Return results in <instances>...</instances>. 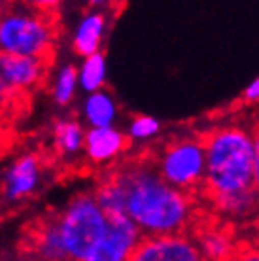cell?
I'll return each instance as SVG.
<instances>
[{
    "label": "cell",
    "mask_w": 259,
    "mask_h": 261,
    "mask_svg": "<svg viewBox=\"0 0 259 261\" xmlns=\"http://www.w3.org/2000/svg\"><path fill=\"white\" fill-rule=\"evenodd\" d=\"M93 197L106 216L125 212V188L119 174L102 180L95 190Z\"/></svg>",
    "instance_id": "16"
},
{
    "label": "cell",
    "mask_w": 259,
    "mask_h": 261,
    "mask_svg": "<svg viewBox=\"0 0 259 261\" xmlns=\"http://www.w3.org/2000/svg\"><path fill=\"white\" fill-rule=\"evenodd\" d=\"M10 2H12V0H0V12H2L4 8L10 6Z\"/></svg>",
    "instance_id": "25"
},
{
    "label": "cell",
    "mask_w": 259,
    "mask_h": 261,
    "mask_svg": "<svg viewBox=\"0 0 259 261\" xmlns=\"http://www.w3.org/2000/svg\"><path fill=\"white\" fill-rule=\"evenodd\" d=\"M57 42L51 13L33 8H4L0 12V51L49 59Z\"/></svg>",
    "instance_id": "3"
},
{
    "label": "cell",
    "mask_w": 259,
    "mask_h": 261,
    "mask_svg": "<svg viewBox=\"0 0 259 261\" xmlns=\"http://www.w3.org/2000/svg\"><path fill=\"white\" fill-rule=\"evenodd\" d=\"M78 91V72L74 65H63L53 82L51 97L57 106H68Z\"/></svg>",
    "instance_id": "19"
},
{
    "label": "cell",
    "mask_w": 259,
    "mask_h": 261,
    "mask_svg": "<svg viewBox=\"0 0 259 261\" xmlns=\"http://www.w3.org/2000/svg\"><path fill=\"white\" fill-rule=\"evenodd\" d=\"M106 27H108V19L102 12L85 13L76 25V31L72 36V49L76 51V55L85 57L95 51H100Z\"/></svg>",
    "instance_id": "11"
},
{
    "label": "cell",
    "mask_w": 259,
    "mask_h": 261,
    "mask_svg": "<svg viewBox=\"0 0 259 261\" xmlns=\"http://www.w3.org/2000/svg\"><path fill=\"white\" fill-rule=\"evenodd\" d=\"M133 261H197L202 259L193 241L180 233L172 235H144L135 248Z\"/></svg>",
    "instance_id": "8"
},
{
    "label": "cell",
    "mask_w": 259,
    "mask_h": 261,
    "mask_svg": "<svg viewBox=\"0 0 259 261\" xmlns=\"http://www.w3.org/2000/svg\"><path fill=\"white\" fill-rule=\"evenodd\" d=\"M153 167L170 186L182 191L195 190L204 180V144L201 138L172 140L159 151Z\"/></svg>",
    "instance_id": "5"
},
{
    "label": "cell",
    "mask_w": 259,
    "mask_h": 261,
    "mask_svg": "<svg viewBox=\"0 0 259 261\" xmlns=\"http://www.w3.org/2000/svg\"><path fill=\"white\" fill-rule=\"evenodd\" d=\"M42 184V163L38 155L23 153L15 157L0 174V199L17 204L33 197Z\"/></svg>",
    "instance_id": "7"
},
{
    "label": "cell",
    "mask_w": 259,
    "mask_h": 261,
    "mask_svg": "<svg viewBox=\"0 0 259 261\" xmlns=\"http://www.w3.org/2000/svg\"><path fill=\"white\" fill-rule=\"evenodd\" d=\"M195 244L201 252V257H206V259H227L235 252V244L231 241V237L223 233L221 229L204 231Z\"/></svg>",
    "instance_id": "17"
},
{
    "label": "cell",
    "mask_w": 259,
    "mask_h": 261,
    "mask_svg": "<svg viewBox=\"0 0 259 261\" xmlns=\"http://www.w3.org/2000/svg\"><path fill=\"white\" fill-rule=\"evenodd\" d=\"M55 220L65 244L66 257L74 261H89L93 250L102 241L108 223V216L97 204L93 193H76Z\"/></svg>",
    "instance_id": "4"
},
{
    "label": "cell",
    "mask_w": 259,
    "mask_h": 261,
    "mask_svg": "<svg viewBox=\"0 0 259 261\" xmlns=\"http://www.w3.org/2000/svg\"><path fill=\"white\" fill-rule=\"evenodd\" d=\"M15 95H17V91L8 84L6 80L0 76V105H2V102H8V100H12Z\"/></svg>",
    "instance_id": "23"
},
{
    "label": "cell",
    "mask_w": 259,
    "mask_h": 261,
    "mask_svg": "<svg viewBox=\"0 0 259 261\" xmlns=\"http://www.w3.org/2000/svg\"><path fill=\"white\" fill-rule=\"evenodd\" d=\"M242 97H244V100L246 102H257L259 98V80H252L250 84L246 85V89H244V93H242Z\"/></svg>",
    "instance_id": "22"
},
{
    "label": "cell",
    "mask_w": 259,
    "mask_h": 261,
    "mask_svg": "<svg viewBox=\"0 0 259 261\" xmlns=\"http://www.w3.org/2000/svg\"><path fill=\"white\" fill-rule=\"evenodd\" d=\"M89 2V6H93V8H100V6H104L108 0H87Z\"/></svg>",
    "instance_id": "24"
},
{
    "label": "cell",
    "mask_w": 259,
    "mask_h": 261,
    "mask_svg": "<svg viewBox=\"0 0 259 261\" xmlns=\"http://www.w3.org/2000/svg\"><path fill=\"white\" fill-rule=\"evenodd\" d=\"M82 114H84L85 123L89 127H106V125H116L119 118V106L110 91L97 89V91L85 93Z\"/></svg>",
    "instance_id": "12"
},
{
    "label": "cell",
    "mask_w": 259,
    "mask_h": 261,
    "mask_svg": "<svg viewBox=\"0 0 259 261\" xmlns=\"http://www.w3.org/2000/svg\"><path fill=\"white\" fill-rule=\"evenodd\" d=\"M161 133V123L159 119L153 116H146V114H138L131 119L127 125V138L135 140V142H148L151 138H156Z\"/></svg>",
    "instance_id": "20"
},
{
    "label": "cell",
    "mask_w": 259,
    "mask_h": 261,
    "mask_svg": "<svg viewBox=\"0 0 259 261\" xmlns=\"http://www.w3.org/2000/svg\"><path fill=\"white\" fill-rule=\"evenodd\" d=\"M45 70H47V59L0 51V76L17 93L31 91L42 84Z\"/></svg>",
    "instance_id": "9"
},
{
    "label": "cell",
    "mask_w": 259,
    "mask_h": 261,
    "mask_svg": "<svg viewBox=\"0 0 259 261\" xmlns=\"http://www.w3.org/2000/svg\"><path fill=\"white\" fill-rule=\"evenodd\" d=\"M212 202L221 214L231 216V218H244L255 208V190L212 197Z\"/></svg>",
    "instance_id": "18"
},
{
    "label": "cell",
    "mask_w": 259,
    "mask_h": 261,
    "mask_svg": "<svg viewBox=\"0 0 259 261\" xmlns=\"http://www.w3.org/2000/svg\"><path fill=\"white\" fill-rule=\"evenodd\" d=\"M142 231L129 216L110 214L102 241L93 250L89 261H127L142 241Z\"/></svg>",
    "instance_id": "6"
},
{
    "label": "cell",
    "mask_w": 259,
    "mask_h": 261,
    "mask_svg": "<svg viewBox=\"0 0 259 261\" xmlns=\"http://www.w3.org/2000/svg\"><path fill=\"white\" fill-rule=\"evenodd\" d=\"M129 148V138L116 125L89 127L84 137V153L93 165H108L121 157Z\"/></svg>",
    "instance_id": "10"
},
{
    "label": "cell",
    "mask_w": 259,
    "mask_h": 261,
    "mask_svg": "<svg viewBox=\"0 0 259 261\" xmlns=\"http://www.w3.org/2000/svg\"><path fill=\"white\" fill-rule=\"evenodd\" d=\"M27 8H33V10H38V12L44 13H55L59 10V6L63 4V0H15Z\"/></svg>",
    "instance_id": "21"
},
{
    "label": "cell",
    "mask_w": 259,
    "mask_h": 261,
    "mask_svg": "<svg viewBox=\"0 0 259 261\" xmlns=\"http://www.w3.org/2000/svg\"><path fill=\"white\" fill-rule=\"evenodd\" d=\"M85 129L78 119L63 118L53 123V146L66 159H72L84 150Z\"/></svg>",
    "instance_id": "13"
},
{
    "label": "cell",
    "mask_w": 259,
    "mask_h": 261,
    "mask_svg": "<svg viewBox=\"0 0 259 261\" xmlns=\"http://www.w3.org/2000/svg\"><path fill=\"white\" fill-rule=\"evenodd\" d=\"M78 72V89L84 93L102 89L108 76V66H106V57L102 51H95L91 55L82 57V63L76 68Z\"/></svg>",
    "instance_id": "14"
},
{
    "label": "cell",
    "mask_w": 259,
    "mask_h": 261,
    "mask_svg": "<svg viewBox=\"0 0 259 261\" xmlns=\"http://www.w3.org/2000/svg\"><path fill=\"white\" fill-rule=\"evenodd\" d=\"M204 144V180L210 197L255 190L259 146L252 133L229 125L208 133Z\"/></svg>",
    "instance_id": "2"
},
{
    "label": "cell",
    "mask_w": 259,
    "mask_h": 261,
    "mask_svg": "<svg viewBox=\"0 0 259 261\" xmlns=\"http://www.w3.org/2000/svg\"><path fill=\"white\" fill-rule=\"evenodd\" d=\"M0 206H2V199H0Z\"/></svg>",
    "instance_id": "26"
},
{
    "label": "cell",
    "mask_w": 259,
    "mask_h": 261,
    "mask_svg": "<svg viewBox=\"0 0 259 261\" xmlns=\"http://www.w3.org/2000/svg\"><path fill=\"white\" fill-rule=\"evenodd\" d=\"M34 252L42 259H49V261L68 259L63 239H61V233H59L57 220L44 222L38 227L36 235H34Z\"/></svg>",
    "instance_id": "15"
},
{
    "label": "cell",
    "mask_w": 259,
    "mask_h": 261,
    "mask_svg": "<svg viewBox=\"0 0 259 261\" xmlns=\"http://www.w3.org/2000/svg\"><path fill=\"white\" fill-rule=\"evenodd\" d=\"M125 188V214L142 235H172L188 227L193 201L169 182L151 163H135L119 174Z\"/></svg>",
    "instance_id": "1"
}]
</instances>
